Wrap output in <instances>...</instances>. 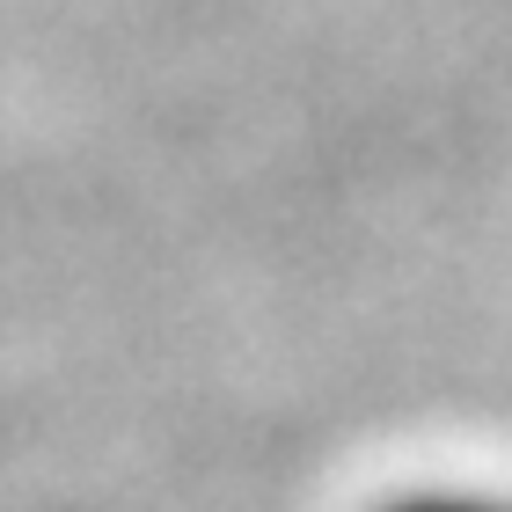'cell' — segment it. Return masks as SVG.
I'll return each instance as SVG.
<instances>
[{"label":"cell","instance_id":"obj_1","mask_svg":"<svg viewBox=\"0 0 512 512\" xmlns=\"http://www.w3.org/2000/svg\"><path fill=\"white\" fill-rule=\"evenodd\" d=\"M381 512H512L505 498H476V491H417V498H395Z\"/></svg>","mask_w":512,"mask_h":512}]
</instances>
